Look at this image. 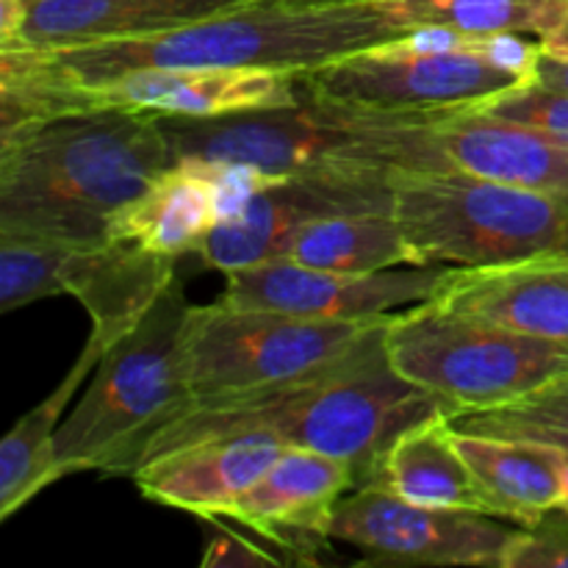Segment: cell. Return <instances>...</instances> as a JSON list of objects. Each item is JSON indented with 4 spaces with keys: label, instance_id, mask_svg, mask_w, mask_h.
Masks as SVG:
<instances>
[{
    "label": "cell",
    "instance_id": "6da1fadb",
    "mask_svg": "<svg viewBox=\"0 0 568 568\" xmlns=\"http://www.w3.org/2000/svg\"><path fill=\"white\" fill-rule=\"evenodd\" d=\"M414 31L392 0H264L178 31L75 48H0V87L98 83L153 67L308 72Z\"/></svg>",
    "mask_w": 568,
    "mask_h": 568
},
{
    "label": "cell",
    "instance_id": "7a4b0ae2",
    "mask_svg": "<svg viewBox=\"0 0 568 568\" xmlns=\"http://www.w3.org/2000/svg\"><path fill=\"white\" fill-rule=\"evenodd\" d=\"M175 164L159 111H61L0 133V233L98 244Z\"/></svg>",
    "mask_w": 568,
    "mask_h": 568
},
{
    "label": "cell",
    "instance_id": "3957f363",
    "mask_svg": "<svg viewBox=\"0 0 568 568\" xmlns=\"http://www.w3.org/2000/svg\"><path fill=\"white\" fill-rule=\"evenodd\" d=\"M383 336L386 327L336 366L305 381L247 397L192 403L155 433L139 466L211 438L270 433L286 447L347 460L355 471V488L364 486L405 430L433 416H458L453 403L414 386L388 364Z\"/></svg>",
    "mask_w": 568,
    "mask_h": 568
},
{
    "label": "cell",
    "instance_id": "277c9868",
    "mask_svg": "<svg viewBox=\"0 0 568 568\" xmlns=\"http://www.w3.org/2000/svg\"><path fill=\"white\" fill-rule=\"evenodd\" d=\"M541 42L525 33L425 26L300 72L308 98L383 114H438L480 105L536 81Z\"/></svg>",
    "mask_w": 568,
    "mask_h": 568
},
{
    "label": "cell",
    "instance_id": "5b68a950",
    "mask_svg": "<svg viewBox=\"0 0 568 568\" xmlns=\"http://www.w3.org/2000/svg\"><path fill=\"white\" fill-rule=\"evenodd\" d=\"M192 305L172 283L128 336L105 347L55 436L61 471L131 477L159 430L192 405L183 336Z\"/></svg>",
    "mask_w": 568,
    "mask_h": 568
},
{
    "label": "cell",
    "instance_id": "8992f818",
    "mask_svg": "<svg viewBox=\"0 0 568 568\" xmlns=\"http://www.w3.org/2000/svg\"><path fill=\"white\" fill-rule=\"evenodd\" d=\"M394 216L422 264L568 255V197L460 170L392 172Z\"/></svg>",
    "mask_w": 568,
    "mask_h": 568
},
{
    "label": "cell",
    "instance_id": "52a82bcc",
    "mask_svg": "<svg viewBox=\"0 0 568 568\" xmlns=\"http://www.w3.org/2000/svg\"><path fill=\"white\" fill-rule=\"evenodd\" d=\"M383 344L405 381L458 414L510 408L568 375V344L469 320L430 300L392 314Z\"/></svg>",
    "mask_w": 568,
    "mask_h": 568
},
{
    "label": "cell",
    "instance_id": "ba28073f",
    "mask_svg": "<svg viewBox=\"0 0 568 568\" xmlns=\"http://www.w3.org/2000/svg\"><path fill=\"white\" fill-rule=\"evenodd\" d=\"M388 316L366 322L305 320L222 300L192 305L183 361L192 403L247 397L331 369L386 327Z\"/></svg>",
    "mask_w": 568,
    "mask_h": 568
},
{
    "label": "cell",
    "instance_id": "9c48e42d",
    "mask_svg": "<svg viewBox=\"0 0 568 568\" xmlns=\"http://www.w3.org/2000/svg\"><path fill=\"white\" fill-rule=\"evenodd\" d=\"M521 525L475 510L414 505L377 486L344 494L327 521V538L364 555L372 566H497Z\"/></svg>",
    "mask_w": 568,
    "mask_h": 568
},
{
    "label": "cell",
    "instance_id": "30bf717a",
    "mask_svg": "<svg viewBox=\"0 0 568 568\" xmlns=\"http://www.w3.org/2000/svg\"><path fill=\"white\" fill-rule=\"evenodd\" d=\"M366 211H394L388 170L331 166L286 175L255 194L242 214L216 222L197 247V255L205 266L227 275L233 270L283 258L292 239L308 222Z\"/></svg>",
    "mask_w": 568,
    "mask_h": 568
},
{
    "label": "cell",
    "instance_id": "8fae6325",
    "mask_svg": "<svg viewBox=\"0 0 568 568\" xmlns=\"http://www.w3.org/2000/svg\"><path fill=\"white\" fill-rule=\"evenodd\" d=\"M447 272V264L331 272L275 258L227 272L220 300L239 308H264L305 320L366 322L433 300Z\"/></svg>",
    "mask_w": 568,
    "mask_h": 568
},
{
    "label": "cell",
    "instance_id": "7c38bea8",
    "mask_svg": "<svg viewBox=\"0 0 568 568\" xmlns=\"http://www.w3.org/2000/svg\"><path fill=\"white\" fill-rule=\"evenodd\" d=\"M353 488L355 471L347 460L286 447L270 471L233 503L225 519L261 532L297 564H316V552L331 541L333 508Z\"/></svg>",
    "mask_w": 568,
    "mask_h": 568
},
{
    "label": "cell",
    "instance_id": "4fadbf2b",
    "mask_svg": "<svg viewBox=\"0 0 568 568\" xmlns=\"http://www.w3.org/2000/svg\"><path fill=\"white\" fill-rule=\"evenodd\" d=\"M430 303L521 336L568 344V255L449 266Z\"/></svg>",
    "mask_w": 568,
    "mask_h": 568
},
{
    "label": "cell",
    "instance_id": "5bb4252c",
    "mask_svg": "<svg viewBox=\"0 0 568 568\" xmlns=\"http://www.w3.org/2000/svg\"><path fill=\"white\" fill-rule=\"evenodd\" d=\"M283 449L286 444L270 433L211 438L148 460L131 480L150 503L216 521L270 471Z\"/></svg>",
    "mask_w": 568,
    "mask_h": 568
},
{
    "label": "cell",
    "instance_id": "9a60e30c",
    "mask_svg": "<svg viewBox=\"0 0 568 568\" xmlns=\"http://www.w3.org/2000/svg\"><path fill=\"white\" fill-rule=\"evenodd\" d=\"M175 264L178 258L148 250L133 239L111 236L98 244H70L61 264V286L89 314L92 336L111 347L178 281Z\"/></svg>",
    "mask_w": 568,
    "mask_h": 568
},
{
    "label": "cell",
    "instance_id": "2e32d148",
    "mask_svg": "<svg viewBox=\"0 0 568 568\" xmlns=\"http://www.w3.org/2000/svg\"><path fill=\"white\" fill-rule=\"evenodd\" d=\"M427 139L436 170L471 172L568 197V144L547 133L458 109L442 111Z\"/></svg>",
    "mask_w": 568,
    "mask_h": 568
},
{
    "label": "cell",
    "instance_id": "e0dca14e",
    "mask_svg": "<svg viewBox=\"0 0 568 568\" xmlns=\"http://www.w3.org/2000/svg\"><path fill=\"white\" fill-rule=\"evenodd\" d=\"M264 0H31L11 48H75L178 31Z\"/></svg>",
    "mask_w": 568,
    "mask_h": 568
},
{
    "label": "cell",
    "instance_id": "ac0fdd59",
    "mask_svg": "<svg viewBox=\"0 0 568 568\" xmlns=\"http://www.w3.org/2000/svg\"><path fill=\"white\" fill-rule=\"evenodd\" d=\"M364 486H377L394 497L427 508L475 510V514L494 516L475 471L455 447L453 414L433 416L405 430L386 449Z\"/></svg>",
    "mask_w": 568,
    "mask_h": 568
},
{
    "label": "cell",
    "instance_id": "d6986e66",
    "mask_svg": "<svg viewBox=\"0 0 568 568\" xmlns=\"http://www.w3.org/2000/svg\"><path fill=\"white\" fill-rule=\"evenodd\" d=\"M453 438L486 491L494 516L532 525L544 514L560 508L564 458L558 447L530 438L458 430L455 425Z\"/></svg>",
    "mask_w": 568,
    "mask_h": 568
},
{
    "label": "cell",
    "instance_id": "ffe728a7",
    "mask_svg": "<svg viewBox=\"0 0 568 568\" xmlns=\"http://www.w3.org/2000/svg\"><path fill=\"white\" fill-rule=\"evenodd\" d=\"M103 353L105 344L89 333L75 364L67 369L59 386L42 403L33 405L26 416H20L17 425L6 433L3 444H0V519L14 516L39 491L64 477L59 460H55V436L64 422L67 405L75 397L78 388L89 381Z\"/></svg>",
    "mask_w": 568,
    "mask_h": 568
},
{
    "label": "cell",
    "instance_id": "44dd1931",
    "mask_svg": "<svg viewBox=\"0 0 568 568\" xmlns=\"http://www.w3.org/2000/svg\"><path fill=\"white\" fill-rule=\"evenodd\" d=\"M220 222L209 172L194 159H178L128 209L116 214L111 236L133 239L170 258L197 253Z\"/></svg>",
    "mask_w": 568,
    "mask_h": 568
},
{
    "label": "cell",
    "instance_id": "7402d4cb",
    "mask_svg": "<svg viewBox=\"0 0 568 568\" xmlns=\"http://www.w3.org/2000/svg\"><path fill=\"white\" fill-rule=\"evenodd\" d=\"M283 258L331 272H381L394 270V266H425L394 211L338 214L308 222L292 239Z\"/></svg>",
    "mask_w": 568,
    "mask_h": 568
},
{
    "label": "cell",
    "instance_id": "603a6c76",
    "mask_svg": "<svg viewBox=\"0 0 568 568\" xmlns=\"http://www.w3.org/2000/svg\"><path fill=\"white\" fill-rule=\"evenodd\" d=\"M410 28L464 33H525L538 39L558 22L564 0H392Z\"/></svg>",
    "mask_w": 568,
    "mask_h": 568
},
{
    "label": "cell",
    "instance_id": "cb8c5ba5",
    "mask_svg": "<svg viewBox=\"0 0 568 568\" xmlns=\"http://www.w3.org/2000/svg\"><path fill=\"white\" fill-rule=\"evenodd\" d=\"M70 244L0 233V311L11 314L37 300L59 297L61 264Z\"/></svg>",
    "mask_w": 568,
    "mask_h": 568
},
{
    "label": "cell",
    "instance_id": "d4e9b609",
    "mask_svg": "<svg viewBox=\"0 0 568 568\" xmlns=\"http://www.w3.org/2000/svg\"><path fill=\"white\" fill-rule=\"evenodd\" d=\"M471 111L516 122V125H527L568 144V92L549 89L538 81L508 89V92L497 94L486 103L471 105Z\"/></svg>",
    "mask_w": 568,
    "mask_h": 568
},
{
    "label": "cell",
    "instance_id": "484cf974",
    "mask_svg": "<svg viewBox=\"0 0 568 568\" xmlns=\"http://www.w3.org/2000/svg\"><path fill=\"white\" fill-rule=\"evenodd\" d=\"M503 568H568V510L555 508L521 525Z\"/></svg>",
    "mask_w": 568,
    "mask_h": 568
},
{
    "label": "cell",
    "instance_id": "4316f807",
    "mask_svg": "<svg viewBox=\"0 0 568 568\" xmlns=\"http://www.w3.org/2000/svg\"><path fill=\"white\" fill-rule=\"evenodd\" d=\"M286 560L277 558V555L266 552L264 547H255L253 541H247L239 532L220 530L209 538L205 544V552L200 558V566L203 568H247V566H283Z\"/></svg>",
    "mask_w": 568,
    "mask_h": 568
},
{
    "label": "cell",
    "instance_id": "83f0119b",
    "mask_svg": "<svg viewBox=\"0 0 568 568\" xmlns=\"http://www.w3.org/2000/svg\"><path fill=\"white\" fill-rule=\"evenodd\" d=\"M497 410L516 416V419L536 422V425L568 427V375L558 377V381H552L549 386H544L541 392L527 397L525 403Z\"/></svg>",
    "mask_w": 568,
    "mask_h": 568
},
{
    "label": "cell",
    "instance_id": "f1b7e54d",
    "mask_svg": "<svg viewBox=\"0 0 568 568\" xmlns=\"http://www.w3.org/2000/svg\"><path fill=\"white\" fill-rule=\"evenodd\" d=\"M31 0H0V48H11L20 39Z\"/></svg>",
    "mask_w": 568,
    "mask_h": 568
},
{
    "label": "cell",
    "instance_id": "f546056e",
    "mask_svg": "<svg viewBox=\"0 0 568 568\" xmlns=\"http://www.w3.org/2000/svg\"><path fill=\"white\" fill-rule=\"evenodd\" d=\"M538 42H541V53L555 55V59H568V0H564L558 22Z\"/></svg>",
    "mask_w": 568,
    "mask_h": 568
},
{
    "label": "cell",
    "instance_id": "4dcf8cb0",
    "mask_svg": "<svg viewBox=\"0 0 568 568\" xmlns=\"http://www.w3.org/2000/svg\"><path fill=\"white\" fill-rule=\"evenodd\" d=\"M536 81L549 89H560L568 92V59H555V55L541 53L536 67Z\"/></svg>",
    "mask_w": 568,
    "mask_h": 568
},
{
    "label": "cell",
    "instance_id": "1f68e13d",
    "mask_svg": "<svg viewBox=\"0 0 568 568\" xmlns=\"http://www.w3.org/2000/svg\"><path fill=\"white\" fill-rule=\"evenodd\" d=\"M560 458H564V499H560V508L568 510V453L560 449Z\"/></svg>",
    "mask_w": 568,
    "mask_h": 568
}]
</instances>
